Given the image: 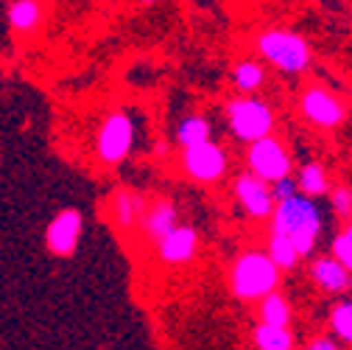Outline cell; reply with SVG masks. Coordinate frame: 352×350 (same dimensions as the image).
<instances>
[{"label": "cell", "instance_id": "484cf974", "mask_svg": "<svg viewBox=\"0 0 352 350\" xmlns=\"http://www.w3.org/2000/svg\"><path fill=\"white\" fill-rule=\"evenodd\" d=\"M341 236H344V238H346V241H349V244H352V225H349V227H346V230H344V233H341Z\"/></svg>", "mask_w": 352, "mask_h": 350}, {"label": "cell", "instance_id": "6da1fadb", "mask_svg": "<svg viewBox=\"0 0 352 350\" xmlns=\"http://www.w3.org/2000/svg\"><path fill=\"white\" fill-rule=\"evenodd\" d=\"M272 233L283 236L291 241V247L302 255H307L314 249L319 230H322V213L314 205V199H305V196H294L288 202H280L272 213Z\"/></svg>", "mask_w": 352, "mask_h": 350}, {"label": "cell", "instance_id": "8fae6325", "mask_svg": "<svg viewBox=\"0 0 352 350\" xmlns=\"http://www.w3.org/2000/svg\"><path fill=\"white\" fill-rule=\"evenodd\" d=\"M302 112L307 121H314L319 126H336L344 118V107L336 96H330L322 87H311L302 96Z\"/></svg>", "mask_w": 352, "mask_h": 350}, {"label": "cell", "instance_id": "44dd1931", "mask_svg": "<svg viewBox=\"0 0 352 350\" xmlns=\"http://www.w3.org/2000/svg\"><path fill=\"white\" fill-rule=\"evenodd\" d=\"M263 68L257 65V62H241L238 68H235V73H232V79H235V84L241 87L243 93H252V90H257V87L263 84Z\"/></svg>", "mask_w": 352, "mask_h": 350}, {"label": "cell", "instance_id": "5bb4252c", "mask_svg": "<svg viewBox=\"0 0 352 350\" xmlns=\"http://www.w3.org/2000/svg\"><path fill=\"white\" fill-rule=\"evenodd\" d=\"M9 25L20 37H31L42 25V6L34 0H14L9 3Z\"/></svg>", "mask_w": 352, "mask_h": 350}, {"label": "cell", "instance_id": "52a82bcc", "mask_svg": "<svg viewBox=\"0 0 352 350\" xmlns=\"http://www.w3.org/2000/svg\"><path fill=\"white\" fill-rule=\"evenodd\" d=\"M81 213L73 210V207H65L59 210L54 218H51V225L45 230V247L51 255L56 258H70L78 247V238H81Z\"/></svg>", "mask_w": 352, "mask_h": 350}, {"label": "cell", "instance_id": "3957f363", "mask_svg": "<svg viewBox=\"0 0 352 350\" xmlns=\"http://www.w3.org/2000/svg\"><path fill=\"white\" fill-rule=\"evenodd\" d=\"M257 48H260L263 59L272 62L280 70H285V73H299L307 68V62H311V48H307V42L299 34L285 31V28H272L266 34H260Z\"/></svg>", "mask_w": 352, "mask_h": 350}, {"label": "cell", "instance_id": "9a60e30c", "mask_svg": "<svg viewBox=\"0 0 352 350\" xmlns=\"http://www.w3.org/2000/svg\"><path fill=\"white\" fill-rule=\"evenodd\" d=\"M311 278L324 289V291H344L349 283V272L338 264L336 258H319L311 267Z\"/></svg>", "mask_w": 352, "mask_h": 350}, {"label": "cell", "instance_id": "7402d4cb", "mask_svg": "<svg viewBox=\"0 0 352 350\" xmlns=\"http://www.w3.org/2000/svg\"><path fill=\"white\" fill-rule=\"evenodd\" d=\"M330 325H333V331H336L344 342H352V302L336 305V311H333V317H330Z\"/></svg>", "mask_w": 352, "mask_h": 350}, {"label": "cell", "instance_id": "d4e9b609", "mask_svg": "<svg viewBox=\"0 0 352 350\" xmlns=\"http://www.w3.org/2000/svg\"><path fill=\"white\" fill-rule=\"evenodd\" d=\"M307 350H338V347L333 339H316V342L307 344Z\"/></svg>", "mask_w": 352, "mask_h": 350}, {"label": "cell", "instance_id": "30bf717a", "mask_svg": "<svg viewBox=\"0 0 352 350\" xmlns=\"http://www.w3.org/2000/svg\"><path fill=\"white\" fill-rule=\"evenodd\" d=\"M176 227H179V213H176V205L170 199H157L148 205L143 222H140V230L146 236L148 244L160 247Z\"/></svg>", "mask_w": 352, "mask_h": 350}, {"label": "cell", "instance_id": "cb8c5ba5", "mask_svg": "<svg viewBox=\"0 0 352 350\" xmlns=\"http://www.w3.org/2000/svg\"><path fill=\"white\" fill-rule=\"evenodd\" d=\"M333 207L338 210V213H352V191H346V188H341V191H336V196H333Z\"/></svg>", "mask_w": 352, "mask_h": 350}, {"label": "cell", "instance_id": "ffe728a7", "mask_svg": "<svg viewBox=\"0 0 352 350\" xmlns=\"http://www.w3.org/2000/svg\"><path fill=\"white\" fill-rule=\"evenodd\" d=\"M266 255L272 258V264L277 269H291V267H296V260H299V252L291 247V241L283 238V236H277V233H272V241H269V252Z\"/></svg>", "mask_w": 352, "mask_h": 350}, {"label": "cell", "instance_id": "ac0fdd59", "mask_svg": "<svg viewBox=\"0 0 352 350\" xmlns=\"http://www.w3.org/2000/svg\"><path fill=\"white\" fill-rule=\"evenodd\" d=\"M254 344H257V350H294V336H291L288 328L257 325Z\"/></svg>", "mask_w": 352, "mask_h": 350}, {"label": "cell", "instance_id": "603a6c76", "mask_svg": "<svg viewBox=\"0 0 352 350\" xmlns=\"http://www.w3.org/2000/svg\"><path fill=\"white\" fill-rule=\"evenodd\" d=\"M272 196H274V205L294 199V196H296V183H294L291 177H285V180L274 183V185H272Z\"/></svg>", "mask_w": 352, "mask_h": 350}, {"label": "cell", "instance_id": "9c48e42d", "mask_svg": "<svg viewBox=\"0 0 352 350\" xmlns=\"http://www.w3.org/2000/svg\"><path fill=\"white\" fill-rule=\"evenodd\" d=\"M235 196H238L241 207H243L249 216H254V218H266V216H272L274 207H277L269 183L257 180L254 174H243V177H238V183H235Z\"/></svg>", "mask_w": 352, "mask_h": 350}, {"label": "cell", "instance_id": "8992f818", "mask_svg": "<svg viewBox=\"0 0 352 350\" xmlns=\"http://www.w3.org/2000/svg\"><path fill=\"white\" fill-rule=\"evenodd\" d=\"M249 168L263 183H280L291 174V157L274 138H263L249 146Z\"/></svg>", "mask_w": 352, "mask_h": 350}, {"label": "cell", "instance_id": "5b68a950", "mask_svg": "<svg viewBox=\"0 0 352 350\" xmlns=\"http://www.w3.org/2000/svg\"><path fill=\"white\" fill-rule=\"evenodd\" d=\"M131 146H135V121L126 112H112L98 129L96 138V154L104 165H115L129 157Z\"/></svg>", "mask_w": 352, "mask_h": 350}, {"label": "cell", "instance_id": "d6986e66", "mask_svg": "<svg viewBox=\"0 0 352 350\" xmlns=\"http://www.w3.org/2000/svg\"><path fill=\"white\" fill-rule=\"evenodd\" d=\"M296 188H302L307 196H319L327 191V174L319 163H307L302 171H299V180H296Z\"/></svg>", "mask_w": 352, "mask_h": 350}, {"label": "cell", "instance_id": "277c9868", "mask_svg": "<svg viewBox=\"0 0 352 350\" xmlns=\"http://www.w3.org/2000/svg\"><path fill=\"white\" fill-rule=\"evenodd\" d=\"M227 118H230L232 135L243 143H257L263 138H272L274 115H272L269 104H263L260 99H235V101H230Z\"/></svg>", "mask_w": 352, "mask_h": 350}, {"label": "cell", "instance_id": "7a4b0ae2", "mask_svg": "<svg viewBox=\"0 0 352 350\" xmlns=\"http://www.w3.org/2000/svg\"><path fill=\"white\" fill-rule=\"evenodd\" d=\"M280 280V269L272 264V258L266 252H243L230 275L232 291L241 300H266L274 294Z\"/></svg>", "mask_w": 352, "mask_h": 350}, {"label": "cell", "instance_id": "ba28073f", "mask_svg": "<svg viewBox=\"0 0 352 350\" xmlns=\"http://www.w3.org/2000/svg\"><path fill=\"white\" fill-rule=\"evenodd\" d=\"M182 168L196 183H215V180H221L224 171H227V154L221 152V146H215L210 141L204 146H196V149L185 152L182 154Z\"/></svg>", "mask_w": 352, "mask_h": 350}, {"label": "cell", "instance_id": "2e32d148", "mask_svg": "<svg viewBox=\"0 0 352 350\" xmlns=\"http://www.w3.org/2000/svg\"><path fill=\"white\" fill-rule=\"evenodd\" d=\"M176 143H179L185 152L210 143V121L201 118V115L185 118V121L179 123V129H176Z\"/></svg>", "mask_w": 352, "mask_h": 350}, {"label": "cell", "instance_id": "e0dca14e", "mask_svg": "<svg viewBox=\"0 0 352 350\" xmlns=\"http://www.w3.org/2000/svg\"><path fill=\"white\" fill-rule=\"evenodd\" d=\"M291 322V305L285 297H280L277 291L269 294L266 300H260V325L269 328H288Z\"/></svg>", "mask_w": 352, "mask_h": 350}, {"label": "cell", "instance_id": "4fadbf2b", "mask_svg": "<svg viewBox=\"0 0 352 350\" xmlns=\"http://www.w3.org/2000/svg\"><path fill=\"white\" fill-rule=\"evenodd\" d=\"M146 210H148V202L135 191H118L109 199V216H112L115 227H120V230L140 227Z\"/></svg>", "mask_w": 352, "mask_h": 350}, {"label": "cell", "instance_id": "7c38bea8", "mask_svg": "<svg viewBox=\"0 0 352 350\" xmlns=\"http://www.w3.org/2000/svg\"><path fill=\"white\" fill-rule=\"evenodd\" d=\"M196 249H199V233L193 227H188V225H179L157 247L160 260H162V264H168V267L188 264V260H193Z\"/></svg>", "mask_w": 352, "mask_h": 350}]
</instances>
